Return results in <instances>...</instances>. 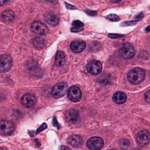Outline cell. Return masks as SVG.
I'll return each mask as SVG.
<instances>
[{"label": "cell", "instance_id": "obj_10", "mask_svg": "<svg viewBox=\"0 0 150 150\" xmlns=\"http://www.w3.org/2000/svg\"><path fill=\"white\" fill-rule=\"evenodd\" d=\"M86 69L90 74L98 75L102 71V65L98 61H93L87 64Z\"/></svg>", "mask_w": 150, "mask_h": 150}, {"label": "cell", "instance_id": "obj_3", "mask_svg": "<svg viewBox=\"0 0 150 150\" xmlns=\"http://www.w3.org/2000/svg\"><path fill=\"white\" fill-rule=\"evenodd\" d=\"M68 86L67 84L64 82L59 83L52 89V96L54 98H59L66 94Z\"/></svg>", "mask_w": 150, "mask_h": 150}, {"label": "cell", "instance_id": "obj_24", "mask_svg": "<svg viewBox=\"0 0 150 150\" xmlns=\"http://www.w3.org/2000/svg\"><path fill=\"white\" fill-rule=\"evenodd\" d=\"M144 98L148 103L150 104V90L147 92L144 95Z\"/></svg>", "mask_w": 150, "mask_h": 150}, {"label": "cell", "instance_id": "obj_1", "mask_svg": "<svg viewBox=\"0 0 150 150\" xmlns=\"http://www.w3.org/2000/svg\"><path fill=\"white\" fill-rule=\"evenodd\" d=\"M127 78L130 83L139 84L142 82L145 79V72L142 69L135 68L129 71L127 75Z\"/></svg>", "mask_w": 150, "mask_h": 150}, {"label": "cell", "instance_id": "obj_22", "mask_svg": "<svg viewBox=\"0 0 150 150\" xmlns=\"http://www.w3.org/2000/svg\"><path fill=\"white\" fill-rule=\"evenodd\" d=\"M73 26L77 27H82L84 26L83 23H82L79 20H76L73 23Z\"/></svg>", "mask_w": 150, "mask_h": 150}, {"label": "cell", "instance_id": "obj_26", "mask_svg": "<svg viewBox=\"0 0 150 150\" xmlns=\"http://www.w3.org/2000/svg\"><path fill=\"white\" fill-rule=\"evenodd\" d=\"M108 36L112 38H120L122 37V35L118 34H115V33H110L108 34Z\"/></svg>", "mask_w": 150, "mask_h": 150}, {"label": "cell", "instance_id": "obj_30", "mask_svg": "<svg viewBox=\"0 0 150 150\" xmlns=\"http://www.w3.org/2000/svg\"><path fill=\"white\" fill-rule=\"evenodd\" d=\"M45 1H47L48 2L51 3L53 4L55 3L57 1V0H45Z\"/></svg>", "mask_w": 150, "mask_h": 150}, {"label": "cell", "instance_id": "obj_15", "mask_svg": "<svg viewBox=\"0 0 150 150\" xmlns=\"http://www.w3.org/2000/svg\"><path fill=\"white\" fill-rule=\"evenodd\" d=\"M112 100L116 104L122 105L127 101V96L124 92L118 91L114 94Z\"/></svg>", "mask_w": 150, "mask_h": 150}, {"label": "cell", "instance_id": "obj_31", "mask_svg": "<svg viewBox=\"0 0 150 150\" xmlns=\"http://www.w3.org/2000/svg\"><path fill=\"white\" fill-rule=\"evenodd\" d=\"M6 1V0H0V6L4 5Z\"/></svg>", "mask_w": 150, "mask_h": 150}, {"label": "cell", "instance_id": "obj_33", "mask_svg": "<svg viewBox=\"0 0 150 150\" xmlns=\"http://www.w3.org/2000/svg\"><path fill=\"white\" fill-rule=\"evenodd\" d=\"M61 149H70L69 148L66 147V146H62V147L61 148Z\"/></svg>", "mask_w": 150, "mask_h": 150}, {"label": "cell", "instance_id": "obj_34", "mask_svg": "<svg viewBox=\"0 0 150 150\" xmlns=\"http://www.w3.org/2000/svg\"><path fill=\"white\" fill-rule=\"evenodd\" d=\"M110 1H111L112 2L117 3L120 1L121 0H110Z\"/></svg>", "mask_w": 150, "mask_h": 150}, {"label": "cell", "instance_id": "obj_32", "mask_svg": "<svg viewBox=\"0 0 150 150\" xmlns=\"http://www.w3.org/2000/svg\"><path fill=\"white\" fill-rule=\"evenodd\" d=\"M145 31L146 32L149 33L150 32V25H149V26H147L145 29Z\"/></svg>", "mask_w": 150, "mask_h": 150}, {"label": "cell", "instance_id": "obj_23", "mask_svg": "<svg viewBox=\"0 0 150 150\" xmlns=\"http://www.w3.org/2000/svg\"><path fill=\"white\" fill-rule=\"evenodd\" d=\"M47 128V126L45 123H44L42 124L38 129V131H37V133L36 134H38L40 132L42 131V130H44V129H46Z\"/></svg>", "mask_w": 150, "mask_h": 150}, {"label": "cell", "instance_id": "obj_8", "mask_svg": "<svg viewBox=\"0 0 150 150\" xmlns=\"http://www.w3.org/2000/svg\"><path fill=\"white\" fill-rule=\"evenodd\" d=\"M12 66V59L8 55H3L0 58V73H5L10 70Z\"/></svg>", "mask_w": 150, "mask_h": 150}, {"label": "cell", "instance_id": "obj_4", "mask_svg": "<svg viewBox=\"0 0 150 150\" xmlns=\"http://www.w3.org/2000/svg\"><path fill=\"white\" fill-rule=\"evenodd\" d=\"M14 131V126L13 123L7 120L0 122V134L8 136L12 134Z\"/></svg>", "mask_w": 150, "mask_h": 150}, {"label": "cell", "instance_id": "obj_12", "mask_svg": "<svg viewBox=\"0 0 150 150\" xmlns=\"http://www.w3.org/2000/svg\"><path fill=\"white\" fill-rule=\"evenodd\" d=\"M65 119L68 122L72 124H75L79 119V114L76 110L71 109L66 112Z\"/></svg>", "mask_w": 150, "mask_h": 150}, {"label": "cell", "instance_id": "obj_14", "mask_svg": "<svg viewBox=\"0 0 150 150\" xmlns=\"http://www.w3.org/2000/svg\"><path fill=\"white\" fill-rule=\"evenodd\" d=\"M67 142L73 148H77L82 145L83 140L79 136H71L68 138Z\"/></svg>", "mask_w": 150, "mask_h": 150}, {"label": "cell", "instance_id": "obj_9", "mask_svg": "<svg viewBox=\"0 0 150 150\" xmlns=\"http://www.w3.org/2000/svg\"><path fill=\"white\" fill-rule=\"evenodd\" d=\"M68 98L72 102H79L82 97V92L79 87L72 86L69 89L67 93Z\"/></svg>", "mask_w": 150, "mask_h": 150}, {"label": "cell", "instance_id": "obj_21", "mask_svg": "<svg viewBox=\"0 0 150 150\" xmlns=\"http://www.w3.org/2000/svg\"><path fill=\"white\" fill-rule=\"evenodd\" d=\"M106 18L110 21H113V22H116L120 20L119 17L115 14H110L107 16Z\"/></svg>", "mask_w": 150, "mask_h": 150}, {"label": "cell", "instance_id": "obj_11", "mask_svg": "<svg viewBox=\"0 0 150 150\" xmlns=\"http://www.w3.org/2000/svg\"><path fill=\"white\" fill-rule=\"evenodd\" d=\"M36 102L37 99L35 96L30 94H26L24 95L21 99L22 105L27 108L34 106Z\"/></svg>", "mask_w": 150, "mask_h": 150}, {"label": "cell", "instance_id": "obj_25", "mask_svg": "<svg viewBox=\"0 0 150 150\" xmlns=\"http://www.w3.org/2000/svg\"><path fill=\"white\" fill-rule=\"evenodd\" d=\"M83 30V29L82 28V27H74L72 28L71 31L73 32H78L81 31Z\"/></svg>", "mask_w": 150, "mask_h": 150}, {"label": "cell", "instance_id": "obj_5", "mask_svg": "<svg viewBox=\"0 0 150 150\" xmlns=\"http://www.w3.org/2000/svg\"><path fill=\"white\" fill-rule=\"evenodd\" d=\"M87 147L90 150H100L103 148L104 142L102 138L99 137H91L87 141Z\"/></svg>", "mask_w": 150, "mask_h": 150}, {"label": "cell", "instance_id": "obj_18", "mask_svg": "<svg viewBox=\"0 0 150 150\" xmlns=\"http://www.w3.org/2000/svg\"><path fill=\"white\" fill-rule=\"evenodd\" d=\"M47 22L52 26H56L59 24V18L56 15L54 14H49L46 17Z\"/></svg>", "mask_w": 150, "mask_h": 150}, {"label": "cell", "instance_id": "obj_7", "mask_svg": "<svg viewBox=\"0 0 150 150\" xmlns=\"http://www.w3.org/2000/svg\"><path fill=\"white\" fill-rule=\"evenodd\" d=\"M137 141L139 146L144 147L149 143L150 134L146 130H142L137 134Z\"/></svg>", "mask_w": 150, "mask_h": 150}, {"label": "cell", "instance_id": "obj_19", "mask_svg": "<svg viewBox=\"0 0 150 150\" xmlns=\"http://www.w3.org/2000/svg\"><path fill=\"white\" fill-rule=\"evenodd\" d=\"M2 18L4 21L6 22H11L15 18V14L11 10H8L4 11L2 13Z\"/></svg>", "mask_w": 150, "mask_h": 150}, {"label": "cell", "instance_id": "obj_28", "mask_svg": "<svg viewBox=\"0 0 150 150\" xmlns=\"http://www.w3.org/2000/svg\"><path fill=\"white\" fill-rule=\"evenodd\" d=\"M138 21H129V22H125L124 23L126 24L127 25L130 26L136 24Z\"/></svg>", "mask_w": 150, "mask_h": 150}, {"label": "cell", "instance_id": "obj_20", "mask_svg": "<svg viewBox=\"0 0 150 150\" xmlns=\"http://www.w3.org/2000/svg\"><path fill=\"white\" fill-rule=\"evenodd\" d=\"M111 77L108 74H104L100 76L99 78V82L103 85H107L109 84L111 81Z\"/></svg>", "mask_w": 150, "mask_h": 150}, {"label": "cell", "instance_id": "obj_13", "mask_svg": "<svg viewBox=\"0 0 150 150\" xmlns=\"http://www.w3.org/2000/svg\"><path fill=\"white\" fill-rule=\"evenodd\" d=\"M70 47L72 51L74 53H80L85 48L86 43L81 40H75L72 41Z\"/></svg>", "mask_w": 150, "mask_h": 150}, {"label": "cell", "instance_id": "obj_16", "mask_svg": "<svg viewBox=\"0 0 150 150\" xmlns=\"http://www.w3.org/2000/svg\"><path fill=\"white\" fill-rule=\"evenodd\" d=\"M46 44V41L42 37H36L33 40V45L37 49H40L44 48L45 47Z\"/></svg>", "mask_w": 150, "mask_h": 150}, {"label": "cell", "instance_id": "obj_17", "mask_svg": "<svg viewBox=\"0 0 150 150\" xmlns=\"http://www.w3.org/2000/svg\"><path fill=\"white\" fill-rule=\"evenodd\" d=\"M66 62V57L63 52L59 51L56 55L55 57V63L58 67H61L65 64Z\"/></svg>", "mask_w": 150, "mask_h": 150}, {"label": "cell", "instance_id": "obj_2", "mask_svg": "<svg viewBox=\"0 0 150 150\" xmlns=\"http://www.w3.org/2000/svg\"><path fill=\"white\" fill-rule=\"evenodd\" d=\"M120 54L124 59H129L133 58L135 54V49L129 43L123 44L120 49Z\"/></svg>", "mask_w": 150, "mask_h": 150}, {"label": "cell", "instance_id": "obj_29", "mask_svg": "<svg viewBox=\"0 0 150 150\" xmlns=\"http://www.w3.org/2000/svg\"><path fill=\"white\" fill-rule=\"evenodd\" d=\"M66 6H67V7L68 9H76V7L73 6V5H71V4L67 3L66 2Z\"/></svg>", "mask_w": 150, "mask_h": 150}, {"label": "cell", "instance_id": "obj_6", "mask_svg": "<svg viewBox=\"0 0 150 150\" xmlns=\"http://www.w3.org/2000/svg\"><path fill=\"white\" fill-rule=\"evenodd\" d=\"M31 30L33 32L40 35H44L48 32L47 26L40 21L33 22L31 26Z\"/></svg>", "mask_w": 150, "mask_h": 150}, {"label": "cell", "instance_id": "obj_27", "mask_svg": "<svg viewBox=\"0 0 150 150\" xmlns=\"http://www.w3.org/2000/svg\"><path fill=\"white\" fill-rule=\"evenodd\" d=\"M85 12L87 13L88 15L90 16H95L97 14V12L93 11L87 9L85 11Z\"/></svg>", "mask_w": 150, "mask_h": 150}]
</instances>
